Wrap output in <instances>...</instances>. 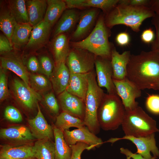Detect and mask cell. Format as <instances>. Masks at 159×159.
<instances>
[{"label":"cell","mask_w":159,"mask_h":159,"mask_svg":"<svg viewBox=\"0 0 159 159\" xmlns=\"http://www.w3.org/2000/svg\"><path fill=\"white\" fill-rule=\"evenodd\" d=\"M52 27L44 20L33 27L29 39L25 48L31 50L38 49L47 42Z\"/></svg>","instance_id":"17"},{"label":"cell","mask_w":159,"mask_h":159,"mask_svg":"<svg viewBox=\"0 0 159 159\" xmlns=\"http://www.w3.org/2000/svg\"><path fill=\"white\" fill-rule=\"evenodd\" d=\"M95 67L98 85L101 88H105L109 94L117 95L113 80L111 59L96 56Z\"/></svg>","instance_id":"9"},{"label":"cell","mask_w":159,"mask_h":159,"mask_svg":"<svg viewBox=\"0 0 159 159\" xmlns=\"http://www.w3.org/2000/svg\"><path fill=\"white\" fill-rule=\"evenodd\" d=\"M146 105L150 112L155 114H159V95H149L146 98Z\"/></svg>","instance_id":"39"},{"label":"cell","mask_w":159,"mask_h":159,"mask_svg":"<svg viewBox=\"0 0 159 159\" xmlns=\"http://www.w3.org/2000/svg\"><path fill=\"white\" fill-rule=\"evenodd\" d=\"M44 102L47 108L50 113L56 116L59 115V105L52 92H48L44 95Z\"/></svg>","instance_id":"35"},{"label":"cell","mask_w":159,"mask_h":159,"mask_svg":"<svg viewBox=\"0 0 159 159\" xmlns=\"http://www.w3.org/2000/svg\"><path fill=\"white\" fill-rule=\"evenodd\" d=\"M53 128L55 159H70L72 150L65 140L63 131L55 126Z\"/></svg>","instance_id":"30"},{"label":"cell","mask_w":159,"mask_h":159,"mask_svg":"<svg viewBox=\"0 0 159 159\" xmlns=\"http://www.w3.org/2000/svg\"><path fill=\"white\" fill-rule=\"evenodd\" d=\"M17 24L7 3H1L0 29L7 37L11 43L12 33Z\"/></svg>","instance_id":"27"},{"label":"cell","mask_w":159,"mask_h":159,"mask_svg":"<svg viewBox=\"0 0 159 159\" xmlns=\"http://www.w3.org/2000/svg\"><path fill=\"white\" fill-rule=\"evenodd\" d=\"M158 2H159V1H158Z\"/></svg>","instance_id":"50"},{"label":"cell","mask_w":159,"mask_h":159,"mask_svg":"<svg viewBox=\"0 0 159 159\" xmlns=\"http://www.w3.org/2000/svg\"><path fill=\"white\" fill-rule=\"evenodd\" d=\"M158 90H159V89H158Z\"/></svg>","instance_id":"51"},{"label":"cell","mask_w":159,"mask_h":159,"mask_svg":"<svg viewBox=\"0 0 159 159\" xmlns=\"http://www.w3.org/2000/svg\"><path fill=\"white\" fill-rule=\"evenodd\" d=\"M155 134L140 137L125 135L121 138H111L107 142L113 143L120 140H129L136 146L137 152L135 153L140 155L144 158H150L153 157L150 154L151 152L153 156L158 158L159 157V150L156 145Z\"/></svg>","instance_id":"10"},{"label":"cell","mask_w":159,"mask_h":159,"mask_svg":"<svg viewBox=\"0 0 159 159\" xmlns=\"http://www.w3.org/2000/svg\"><path fill=\"white\" fill-rule=\"evenodd\" d=\"M13 47L7 37L4 34L0 35V54L2 55L12 51Z\"/></svg>","instance_id":"41"},{"label":"cell","mask_w":159,"mask_h":159,"mask_svg":"<svg viewBox=\"0 0 159 159\" xmlns=\"http://www.w3.org/2000/svg\"><path fill=\"white\" fill-rule=\"evenodd\" d=\"M33 27L29 23L17 24L11 38L14 49H19L25 47L29 42Z\"/></svg>","instance_id":"28"},{"label":"cell","mask_w":159,"mask_h":159,"mask_svg":"<svg viewBox=\"0 0 159 159\" xmlns=\"http://www.w3.org/2000/svg\"><path fill=\"white\" fill-rule=\"evenodd\" d=\"M154 38L153 32L150 29L145 30L142 33L141 38L145 43H149L152 42Z\"/></svg>","instance_id":"46"},{"label":"cell","mask_w":159,"mask_h":159,"mask_svg":"<svg viewBox=\"0 0 159 159\" xmlns=\"http://www.w3.org/2000/svg\"><path fill=\"white\" fill-rule=\"evenodd\" d=\"M29 24L33 27L44 20L47 7L46 0H26Z\"/></svg>","instance_id":"26"},{"label":"cell","mask_w":159,"mask_h":159,"mask_svg":"<svg viewBox=\"0 0 159 159\" xmlns=\"http://www.w3.org/2000/svg\"><path fill=\"white\" fill-rule=\"evenodd\" d=\"M131 55L129 51L120 54L115 49H112L111 62L113 70V79L122 80L127 77V66Z\"/></svg>","instance_id":"20"},{"label":"cell","mask_w":159,"mask_h":159,"mask_svg":"<svg viewBox=\"0 0 159 159\" xmlns=\"http://www.w3.org/2000/svg\"><path fill=\"white\" fill-rule=\"evenodd\" d=\"M121 153L125 155L126 156L127 159H156L157 157L153 156L150 158H146L143 157L140 155L136 153H133L130 150L127 148H121L120 149Z\"/></svg>","instance_id":"43"},{"label":"cell","mask_w":159,"mask_h":159,"mask_svg":"<svg viewBox=\"0 0 159 159\" xmlns=\"http://www.w3.org/2000/svg\"><path fill=\"white\" fill-rule=\"evenodd\" d=\"M0 158L32 159L35 158L33 146L28 145H14L6 144L1 147Z\"/></svg>","instance_id":"21"},{"label":"cell","mask_w":159,"mask_h":159,"mask_svg":"<svg viewBox=\"0 0 159 159\" xmlns=\"http://www.w3.org/2000/svg\"><path fill=\"white\" fill-rule=\"evenodd\" d=\"M12 88L16 99L25 107L32 109L37 104L38 100L41 99L39 94L22 80L14 79Z\"/></svg>","instance_id":"13"},{"label":"cell","mask_w":159,"mask_h":159,"mask_svg":"<svg viewBox=\"0 0 159 159\" xmlns=\"http://www.w3.org/2000/svg\"><path fill=\"white\" fill-rule=\"evenodd\" d=\"M58 100L62 111L84 121L85 107L83 100L66 90L58 95Z\"/></svg>","instance_id":"14"},{"label":"cell","mask_w":159,"mask_h":159,"mask_svg":"<svg viewBox=\"0 0 159 159\" xmlns=\"http://www.w3.org/2000/svg\"><path fill=\"white\" fill-rule=\"evenodd\" d=\"M130 39V37L128 34L125 32L119 34L116 38L117 43L122 46L126 45L128 44Z\"/></svg>","instance_id":"44"},{"label":"cell","mask_w":159,"mask_h":159,"mask_svg":"<svg viewBox=\"0 0 159 159\" xmlns=\"http://www.w3.org/2000/svg\"><path fill=\"white\" fill-rule=\"evenodd\" d=\"M153 11L146 6H134L118 4L104 18L107 27L111 28L119 24L130 27L135 32L145 19L153 16Z\"/></svg>","instance_id":"2"},{"label":"cell","mask_w":159,"mask_h":159,"mask_svg":"<svg viewBox=\"0 0 159 159\" xmlns=\"http://www.w3.org/2000/svg\"><path fill=\"white\" fill-rule=\"evenodd\" d=\"M26 0H10L7 4L17 24L29 23Z\"/></svg>","instance_id":"33"},{"label":"cell","mask_w":159,"mask_h":159,"mask_svg":"<svg viewBox=\"0 0 159 159\" xmlns=\"http://www.w3.org/2000/svg\"><path fill=\"white\" fill-rule=\"evenodd\" d=\"M127 77L141 90L159 89V53L153 50L131 55Z\"/></svg>","instance_id":"1"},{"label":"cell","mask_w":159,"mask_h":159,"mask_svg":"<svg viewBox=\"0 0 159 159\" xmlns=\"http://www.w3.org/2000/svg\"><path fill=\"white\" fill-rule=\"evenodd\" d=\"M33 147L37 159H55L54 144L50 140H38Z\"/></svg>","instance_id":"31"},{"label":"cell","mask_w":159,"mask_h":159,"mask_svg":"<svg viewBox=\"0 0 159 159\" xmlns=\"http://www.w3.org/2000/svg\"><path fill=\"white\" fill-rule=\"evenodd\" d=\"M24 159V158H21V159Z\"/></svg>","instance_id":"49"},{"label":"cell","mask_w":159,"mask_h":159,"mask_svg":"<svg viewBox=\"0 0 159 159\" xmlns=\"http://www.w3.org/2000/svg\"><path fill=\"white\" fill-rule=\"evenodd\" d=\"M117 95L125 110H132L138 106L135 99L140 97L141 90L126 77L122 80L113 79Z\"/></svg>","instance_id":"8"},{"label":"cell","mask_w":159,"mask_h":159,"mask_svg":"<svg viewBox=\"0 0 159 159\" xmlns=\"http://www.w3.org/2000/svg\"><path fill=\"white\" fill-rule=\"evenodd\" d=\"M38 112L35 117L28 120L30 130L33 136L38 140H51L54 137L53 127L45 120L37 104Z\"/></svg>","instance_id":"16"},{"label":"cell","mask_w":159,"mask_h":159,"mask_svg":"<svg viewBox=\"0 0 159 159\" xmlns=\"http://www.w3.org/2000/svg\"><path fill=\"white\" fill-rule=\"evenodd\" d=\"M5 70L1 67L0 69V100L2 102L6 99L9 95L7 77Z\"/></svg>","instance_id":"38"},{"label":"cell","mask_w":159,"mask_h":159,"mask_svg":"<svg viewBox=\"0 0 159 159\" xmlns=\"http://www.w3.org/2000/svg\"><path fill=\"white\" fill-rule=\"evenodd\" d=\"M108 32L104 16H99L93 30L86 38L77 42H71L72 47L86 49L96 56L111 59V51L109 42Z\"/></svg>","instance_id":"3"},{"label":"cell","mask_w":159,"mask_h":159,"mask_svg":"<svg viewBox=\"0 0 159 159\" xmlns=\"http://www.w3.org/2000/svg\"><path fill=\"white\" fill-rule=\"evenodd\" d=\"M96 57L86 49L72 47L66 63L70 72L88 73L94 70Z\"/></svg>","instance_id":"7"},{"label":"cell","mask_w":159,"mask_h":159,"mask_svg":"<svg viewBox=\"0 0 159 159\" xmlns=\"http://www.w3.org/2000/svg\"><path fill=\"white\" fill-rule=\"evenodd\" d=\"M125 109L117 95L105 94L97 112L100 128L105 130H115L121 125Z\"/></svg>","instance_id":"4"},{"label":"cell","mask_w":159,"mask_h":159,"mask_svg":"<svg viewBox=\"0 0 159 159\" xmlns=\"http://www.w3.org/2000/svg\"><path fill=\"white\" fill-rule=\"evenodd\" d=\"M157 35L158 39V47H154L153 50H155L159 53V21L157 27Z\"/></svg>","instance_id":"47"},{"label":"cell","mask_w":159,"mask_h":159,"mask_svg":"<svg viewBox=\"0 0 159 159\" xmlns=\"http://www.w3.org/2000/svg\"><path fill=\"white\" fill-rule=\"evenodd\" d=\"M125 135L146 136L159 132L156 121L138 106L125 112L121 125Z\"/></svg>","instance_id":"5"},{"label":"cell","mask_w":159,"mask_h":159,"mask_svg":"<svg viewBox=\"0 0 159 159\" xmlns=\"http://www.w3.org/2000/svg\"><path fill=\"white\" fill-rule=\"evenodd\" d=\"M40 64V71L47 77L50 78L53 72L54 63L48 56L42 55L39 59Z\"/></svg>","instance_id":"36"},{"label":"cell","mask_w":159,"mask_h":159,"mask_svg":"<svg viewBox=\"0 0 159 159\" xmlns=\"http://www.w3.org/2000/svg\"><path fill=\"white\" fill-rule=\"evenodd\" d=\"M70 72L66 62L56 65L50 78L52 87L54 92L58 95L66 90L68 85Z\"/></svg>","instance_id":"19"},{"label":"cell","mask_w":159,"mask_h":159,"mask_svg":"<svg viewBox=\"0 0 159 159\" xmlns=\"http://www.w3.org/2000/svg\"><path fill=\"white\" fill-rule=\"evenodd\" d=\"M47 7L44 21L52 27L67 9L64 0H47Z\"/></svg>","instance_id":"29"},{"label":"cell","mask_w":159,"mask_h":159,"mask_svg":"<svg viewBox=\"0 0 159 159\" xmlns=\"http://www.w3.org/2000/svg\"><path fill=\"white\" fill-rule=\"evenodd\" d=\"M89 73L70 72L69 83L66 90L69 93L77 97L84 101L88 87Z\"/></svg>","instance_id":"24"},{"label":"cell","mask_w":159,"mask_h":159,"mask_svg":"<svg viewBox=\"0 0 159 159\" xmlns=\"http://www.w3.org/2000/svg\"><path fill=\"white\" fill-rule=\"evenodd\" d=\"M149 1L146 0H119L118 4L134 6H146Z\"/></svg>","instance_id":"45"},{"label":"cell","mask_w":159,"mask_h":159,"mask_svg":"<svg viewBox=\"0 0 159 159\" xmlns=\"http://www.w3.org/2000/svg\"><path fill=\"white\" fill-rule=\"evenodd\" d=\"M88 79V87L84 100V121L85 125L96 135L100 128L97 119V111L105 93L97 84L94 70L89 73Z\"/></svg>","instance_id":"6"},{"label":"cell","mask_w":159,"mask_h":159,"mask_svg":"<svg viewBox=\"0 0 159 159\" xmlns=\"http://www.w3.org/2000/svg\"><path fill=\"white\" fill-rule=\"evenodd\" d=\"M69 45V39L65 34H60L54 38L51 46L54 65L66 62L70 51Z\"/></svg>","instance_id":"23"},{"label":"cell","mask_w":159,"mask_h":159,"mask_svg":"<svg viewBox=\"0 0 159 159\" xmlns=\"http://www.w3.org/2000/svg\"><path fill=\"white\" fill-rule=\"evenodd\" d=\"M80 13L74 9H66L58 21L53 33V37L71 30L79 20Z\"/></svg>","instance_id":"22"},{"label":"cell","mask_w":159,"mask_h":159,"mask_svg":"<svg viewBox=\"0 0 159 159\" xmlns=\"http://www.w3.org/2000/svg\"><path fill=\"white\" fill-rule=\"evenodd\" d=\"M0 159H7L4 158H0Z\"/></svg>","instance_id":"48"},{"label":"cell","mask_w":159,"mask_h":159,"mask_svg":"<svg viewBox=\"0 0 159 159\" xmlns=\"http://www.w3.org/2000/svg\"><path fill=\"white\" fill-rule=\"evenodd\" d=\"M85 126L83 120L63 111L56 117L54 125L62 131L69 130L71 127L80 128Z\"/></svg>","instance_id":"32"},{"label":"cell","mask_w":159,"mask_h":159,"mask_svg":"<svg viewBox=\"0 0 159 159\" xmlns=\"http://www.w3.org/2000/svg\"><path fill=\"white\" fill-rule=\"evenodd\" d=\"M29 84L30 87L38 93L47 92L52 88L47 78L39 74H30Z\"/></svg>","instance_id":"34"},{"label":"cell","mask_w":159,"mask_h":159,"mask_svg":"<svg viewBox=\"0 0 159 159\" xmlns=\"http://www.w3.org/2000/svg\"><path fill=\"white\" fill-rule=\"evenodd\" d=\"M71 149L72 155L70 159H81V155L85 150H90L89 145L84 143L78 142L69 146Z\"/></svg>","instance_id":"40"},{"label":"cell","mask_w":159,"mask_h":159,"mask_svg":"<svg viewBox=\"0 0 159 159\" xmlns=\"http://www.w3.org/2000/svg\"><path fill=\"white\" fill-rule=\"evenodd\" d=\"M0 136L3 140L16 142H26L35 138L30 130L24 126L2 128L0 130Z\"/></svg>","instance_id":"25"},{"label":"cell","mask_w":159,"mask_h":159,"mask_svg":"<svg viewBox=\"0 0 159 159\" xmlns=\"http://www.w3.org/2000/svg\"><path fill=\"white\" fill-rule=\"evenodd\" d=\"M0 67L4 69L9 70L14 72L30 86V74L20 57L17 54L12 51L2 55L0 57Z\"/></svg>","instance_id":"15"},{"label":"cell","mask_w":159,"mask_h":159,"mask_svg":"<svg viewBox=\"0 0 159 159\" xmlns=\"http://www.w3.org/2000/svg\"><path fill=\"white\" fill-rule=\"evenodd\" d=\"M99 12V9L91 8L80 13L78 23L71 36V42L81 41L88 36L96 25Z\"/></svg>","instance_id":"11"},{"label":"cell","mask_w":159,"mask_h":159,"mask_svg":"<svg viewBox=\"0 0 159 159\" xmlns=\"http://www.w3.org/2000/svg\"><path fill=\"white\" fill-rule=\"evenodd\" d=\"M27 69L33 73L40 71V64L39 59L35 56H30L26 63Z\"/></svg>","instance_id":"42"},{"label":"cell","mask_w":159,"mask_h":159,"mask_svg":"<svg viewBox=\"0 0 159 159\" xmlns=\"http://www.w3.org/2000/svg\"><path fill=\"white\" fill-rule=\"evenodd\" d=\"M67 8H95L108 14L118 4V0H64Z\"/></svg>","instance_id":"18"},{"label":"cell","mask_w":159,"mask_h":159,"mask_svg":"<svg viewBox=\"0 0 159 159\" xmlns=\"http://www.w3.org/2000/svg\"><path fill=\"white\" fill-rule=\"evenodd\" d=\"M64 139L70 146L81 142L88 145L90 150L100 146L103 143L101 138L92 132L86 126L82 127L69 131H63Z\"/></svg>","instance_id":"12"},{"label":"cell","mask_w":159,"mask_h":159,"mask_svg":"<svg viewBox=\"0 0 159 159\" xmlns=\"http://www.w3.org/2000/svg\"><path fill=\"white\" fill-rule=\"evenodd\" d=\"M4 116L7 120L14 122H20L23 119L18 110L12 106H8L5 108Z\"/></svg>","instance_id":"37"}]
</instances>
